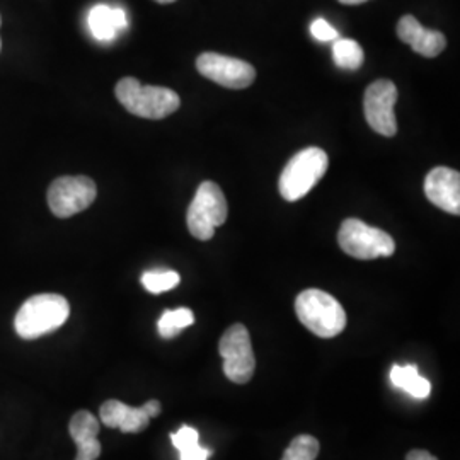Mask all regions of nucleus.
<instances>
[{
	"label": "nucleus",
	"instance_id": "obj_1",
	"mask_svg": "<svg viewBox=\"0 0 460 460\" xmlns=\"http://www.w3.org/2000/svg\"><path fill=\"white\" fill-rule=\"evenodd\" d=\"M70 305L66 296L58 294H40L28 298L14 319V328L22 340H36L66 324Z\"/></svg>",
	"mask_w": 460,
	"mask_h": 460
},
{
	"label": "nucleus",
	"instance_id": "obj_2",
	"mask_svg": "<svg viewBox=\"0 0 460 460\" xmlns=\"http://www.w3.org/2000/svg\"><path fill=\"white\" fill-rule=\"evenodd\" d=\"M115 94L127 111L147 119H163L181 106V99L172 89L144 85L135 77H125L116 84Z\"/></svg>",
	"mask_w": 460,
	"mask_h": 460
},
{
	"label": "nucleus",
	"instance_id": "obj_3",
	"mask_svg": "<svg viewBox=\"0 0 460 460\" xmlns=\"http://www.w3.org/2000/svg\"><path fill=\"white\" fill-rule=\"evenodd\" d=\"M296 313L298 321L319 338H334L345 331L343 305L323 290L309 288L298 294Z\"/></svg>",
	"mask_w": 460,
	"mask_h": 460
},
{
	"label": "nucleus",
	"instance_id": "obj_4",
	"mask_svg": "<svg viewBox=\"0 0 460 460\" xmlns=\"http://www.w3.org/2000/svg\"><path fill=\"white\" fill-rule=\"evenodd\" d=\"M328 154L319 147H309L296 154L279 176V195L287 201L305 197L328 171Z\"/></svg>",
	"mask_w": 460,
	"mask_h": 460
},
{
	"label": "nucleus",
	"instance_id": "obj_5",
	"mask_svg": "<svg viewBox=\"0 0 460 460\" xmlns=\"http://www.w3.org/2000/svg\"><path fill=\"white\" fill-rule=\"evenodd\" d=\"M227 214V199L218 184L214 181L201 182L188 208V229L195 239L210 241L215 235V229L226 224Z\"/></svg>",
	"mask_w": 460,
	"mask_h": 460
},
{
	"label": "nucleus",
	"instance_id": "obj_6",
	"mask_svg": "<svg viewBox=\"0 0 460 460\" xmlns=\"http://www.w3.org/2000/svg\"><path fill=\"white\" fill-rule=\"evenodd\" d=\"M338 243L348 256L363 261L389 258L395 251L394 239L387 232L367 226L358 218H346L338 234Z\"/></svg>",
	"mask_w": 460,
	"mask_h": 460
},
{
	"label": "nucleus",
	"instance_id": "obj_7",
	"mask_svg": "<svg viewBox=\"0 0 460 460\" xmlns=\"http://www.w3.org/2000/svg\"><path fill=\"white\" fill-rule=\"evenodd\" d=\"M218 353L224 360V374L234 384H247L256 370L251 336L244 324H232L220 338Z\"/></svg>",
	"mask_w": 460,
	"mask_h": 460
},
{
	"label": "nucleus",
	"instance_id": "obj_8",
	"mask_svg": "<svg viewBox=\"0 0 460 460\" xmlns=\"http://www.w3.org/2000/svg\"><path fill=\"white\" fill-rule=\"evenodd\" d=\"M96 197L98 188L91 178L64 176L49 184L47 199L51 214L58 218H68L89 208Z\"/></svg>",
	"mask_w": 460,
	"mask_h": 460
},
{
	"label": "nucleus",
	"instance_id": "obj_9",
	"mask_svg": "<svg viewBox=\"0 0 460 460\" xmlns=\"http://www.w3.org/2000/svg\"><path fill=\"white\" fill-rule=\"evenodd\" d=\"M397 102V87L391 81H377L370 84L365 91L363 110L367 123L372 130L384 135L394 137L397 133L394 106Z\"/></svg>",
	"mask_w": 460,
	"mask_h": 460
},
{
	"label": "nucleus",
	"instance_id": "obj_10",
	"mask_svg": "<svg viewBox=\"0 0 460 460\" xmlns=\"http://www.w3.org/2000/svg\"><path fill=\"white\" fill-rule=\"evenodd\" d=\"M197 68L203 77L227 89H246L256 79V70L251 64L220 53L199 55Z\"/></svg>",
	"mask_w": 460,
	"mask_h": 460
},
{
	"label": "nucleus",
	"instance_id": "obj_11",
	"mask_svg": "<svg viewBox=\"0 0 460 460\" xmlns=\"http://www.w3.org/2000/svg\"><path fill=\"white\" fill-rule=\"evenodd\" d=\"M428 199L447 214H460V174L450 167H435L425 178Z\"/></svg>",
	"mask_w": 460,
	"mask_h": 460
},
{
	"label": "nucleus",
	"instance_id": "obj_12",
	"mask_svg": "<svg viewBox=\"0 0 460 460\" xmlns=\"http://www.w3.org/2000/svg\"><path fill=\"white\" fill-rule=\"evenodd\" d=\"M397 36L401 41L408 43L412 51H416L427 58L438 57L447 47L444 34L435 31V30L423 28L420 24V21L412 16H404L399 19Z\"/></svg>",
	"mask_w": 460,
	"mask_h": 460
},
{
	"label": "nucleus",
	"instance_id": "obj_13",
	"mask_svg": "<svg viewBox=\"0 0 460 460\" xmlns=\"http://www.w3.org/2000/svg\"><path fill=\"white\" fill-rule=\"evenodd\" d=\"M68 433L77 445L75 460H96L101 456L99 444V420L93 412H75L70 420Z\"/></svg>",
	"mask_w": 460,
	"mask_h": 460
},
{
	"label": "nucleus",
	"instance_id": "obj_14",
	"mask_svg": "<svg viewBox=\"0 0 460 460\" xmlns=\"http://www.w3.org/2000/svg\"><path fill=\"white\" fill-rule=\"evenodd\" d=\"M99 418L102 425L108 428H118L123 433H140L150 423V418L142 410V406L132 408L116 399H110L101 406Z\"/></svg>",
	"mask_w": 460,
	"mask_h": 460
},
{
	"label": "nucleus",
	"instance_id": "obj_15",
	"mask_svg": "<svg viewBox=\"0 0 460 460\" xmlns=\"http://www.w3.org/2000/svg\"><path fill=\"white\" fill-rule=\"evenodd\" d=\"M89 30L99 41H111L116 34L128 28V16L121 7H110L106 4L94 5L89 11Z\"/></svg>",
	"mask_w": 460,
	"mask_h": 460
},
{
	"label": "nucleus",
	"instance_id": "obj_16",
	"mask_svg": "<svg viewBox=\"0 0 460 460\" xmlns=\"http://www.w3.org/2000/svg\"><path fill=\"white\" fill-rule=\"evenodd\" d=\"M391 382L397 389L406 391L416 399H427L431 391V385L427 378L421 377L416 365H394L391 370Z\"/></svg>",
	"mask_w": 460,
	"mask_h": 460
},
{
	"label": "nucleus",
	"instance_id": "obj_17",
	"mask_svg": "<svg viewBox=\"0 0 460 460\" xmlns=\"http://www.w3.org/2000/svg\"><path fill=\"white\" fill-rule=\"evenodd\" d=\"M174 447L180 450V460H208L212 450L198 444V431L195 428L181 427L171 435Z\"/></svg>",
	"mask_w": 460,
	"mask_h": 460
},
{
	"label": "nucleus",
	"instance_id": "obj_18",
	"mask_svg": "<svg viewBox=\"0 0 460 460\" xmlns=\"http://www.w3.org/2000/svg\"><path fill=\"white\" fill-rule=\"evenodd\" d=\"M334 64L345 70H358L363 66V49L355 40H334L332 45Z\"/></svg>",
	"mask_w": 460,
	"mask_h": 460
},
{
	"label": "nucleus",
	"instance_id": "obj_19",
	"mask_svg": "<svg viewBox=\"0 0 460 460\" xmlns=\"http://www.w3.org/2000/svg\"><path fill=\"white\" fill-rule=\"evenodd\" d=\"M193 323H195V314L186 307H181L176 311H165L163 317L159 319L157 329L164 340H172L181 332L182 329L190 328Z\"/></svg>",
	"mask_w": 460,
	"mask_h": 460
},
{
	"label": "nucleus",
	"instance_id": "obj_20",
	"mask_svg": "<svg viewBox=\"0 0 460 460\" xmlns=\"http://www.w3.org/2000/svg\"><path fill=\"white\" fill-rule=\"evenodd\" d=\"M321 445L313 435H298L292 444L287 447L281 460H315L319 456Z\"/></svg>",
	"mask_w": 460,
	"mask_h": 460
},
{
	"label": "nucleus",
	"instance_id": "obj_21",
	"mask_svg": "<svg viewBox=\"0 0 460 460\" xmlns=\"http://www.w3.org/2000/svg\"><path fill=\"white\" fill-rule=\"evenodd\" d=\"M181 277L176 271H147L142 275V285L150 294H163L180 285Z\"/></svg>",
	"mask_w": 460,
	"mask_h": 460
},
{
	"label": "nucleus",
	"instance_id": "obj_22",
	"mask_svg": "<svg viewBox=\"0 0 460 460\" xmlns=\"http://www.w3.org/2000/svg\"><path fill=\"white\" fill-rule=\"evenodd\" d=\"M311 33L319 41H334L338 40V31L329 24L326 19H315L311 24Z\"/></svg>",
	"mask_w": 460,
	"mask_h": 460
},
{
	"label": "nucleus",
	"instance_id": "obj_23",
	"mask_svg": "<svg viewBox=\"0 0 460 460\" xmlns=\"http://www.w3.org/2000/svg\"><path fill=\"white\" fill-rule=\"evenodd\" d=\"M142 410H144L148 418L152 420V418H155V416H159V414H161V411H163V406H161V402H159V401L152 399V401H148V402H146V404L142 406Z\"/></svg>",
	"mask_w": 460,
	"mask_h": 460
},
{
	"label": "nucleus",
	"instance_id": "obj_24",
	"mask_svg": "<svg viewBox=\"0 0 460 460\" xmlns=\"http://www.w3.org/2000/svg\"><path fill=\"white\" fill-rule=\"evenodd\" d=\"M406 460H438L437 457H433L427 450H420V448H414L408 456Z\"/></svg>",
	"mask_w": 460,
	"mask_h": 460
},
{
	"label": "nucleus",
	"instance_id": "obj_25",
	"mask_svg": "<svg viewBox=\"0 0 460 460\" xmlns=\"http://www.w3.org/2000/svg\"><path fill=\"white\" fill-rule=\"evenodd\" d=\"M341 4H345V5H360L363 2H368V0H340Z\"/></svg>",
	"mask_w": 460,
	"mask_h": 460
},
{
	"label": "nucleus",
	"instance_id": "obj_26",
	"mask_svg": "<svg viewBox=\"0 0 460 460\" xmlns=\"http://www.w3.org/2000/svg\"><path fill=\"white\" fill-rule=\"evenodd\" d=\"M155 2H159V4H172V2H176V0H155Z\"/></svg>",
	"mask_w": 460,
	"mask_h": 460
},
{
	"label": "nucleus",
	"instance_id": "obj_27",
	"mask_svg": "<svg viewBox=\"0 0 460 460\" xmlns=\"http://www.w3.org/2000/svg\"><path fill=\"white\" fill-rule=\"evenodd\" d=\"M0 24H2V19H0ZM0 49H2V41H0Z\"/></svg>",
	"mask_w": 460,
	"mask_h": 460
}]
</instances>
